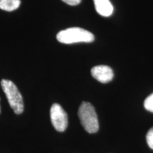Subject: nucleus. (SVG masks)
<instances>
[{"label":"nucleus","instance_id":"1","mask_svg":"<svg viewBox=\"0 0 153 153\" xmlns=\"http://www.w3.org/2000/svg\"><path fill=\"white\" fill-rule=\"evenodd\" d=\"M57 40L64 44L91 43L94 41V36L83 28L72 27L60 30L57 35Z\"/></svg>","mask_w":153,"mask_h":153},{"label":"nucleus","instance_id":"2","mask_svg":"<svg viewBox=\"0 0 153 153\" xmlns=\"http://www.w3.org/2000/svg\"><path fill=\"white\" fill-rule=\"evenodd\" d=\"M78 116L86 131L89 133H95L98 131V118L92 104L83 101L78 110Z\"/></svg>","mask_w":153,"mask_h":153},{"label":"nucleus","instance_id":"3","mask_svg":"<svg viewBox=\"0 0 153 153\" xmlns=\"http://www.w3.org/2000/svg\"><path fill=\"white\" fill-rule=\"evenodd\" d=\"M1 86L6 94L9 104L16 114H21L24 111V101L22 95L16 86L8 79H2Z\"/></svg>","mask_w":153,"mask_h":153},{"label":"nucleus","instance_id":"4","mask_svg":"<svg viewBox=\"0 0 153 153\" xmlns=\"http://www.w3.org/2000/svg\"><path fill=\"white\" fill-rule=\"evenodd\" d=\"M51 120L53 127L58 132L65 131L68 126V114L58 104H53L51 106Z\"/></svg>","mask_w":153,"mask_h":153},{"label":"nucleus","instance_id":"5","mask_svg":"<svg viewBox=\"0 0 153 153\" xmlns=\"http://www.w3.org/2000/svg\"><path fill=\"white\" fill-rule=\"evenodd\" d=\"M91 75L101 83H108L114 78V71L110 67L106 65H97L91 70Z\"/></svg>","mask_w":153,"mask_h":153},{"label":"nucleus","instance_id":"6","mask_svg":"<svg viewBox=\"0 0 153 153\" xmlns=\"http://www.w3.org/2000/svg\"><path fill=\"white\" fill-rule=\"evenodd\" d=\"M96 11L104 17L110 16L114 12V7L109 0H94Z\"/></svg>","mask_w":153,"mask_h":153},{"label":"nucleus","instance_id":"7","mask_svg":"<svg viewBox=\"0 0 153 153\" xmlns=\"http://www.w3.org/2000/svg\"><path fill=\"white\" fill-rule=\"evenodd\" d=\"M20 4L21 0H0V9L7 11L16 10Z\"/></svg>","mask_w":153,"mask_h":153},{"label":"nucleus","instance_id":"8","mask_svg":"<svg viewBox=\"0 0 153 153\" xmlns=\"http://www.w3.org/2000/svg\"><path fill=\"white\" fill-rule=\"evenodd\" d=\"M145 108L148 111L153 113V93L148 97L144 101Z\"/></svg>","mask_w":153,"mask_h":153},{"label":"nucleus","instance_id":"9","mask_svg":"<svg viewBox=\"0 0 153 153\" xmlns=\"http://www.w3.org/2000/svg\"><path fill=\"white\" fill-rule=\"evenodd\" d=\"M146 140L149 147L153 150V127L151 128L147 133Z\"/></svg>","mask_w":153,"mask_h":153},{"label":"nucleus","instance_id":"10","mask_svg":"<svg viewBox=\"0 0 153 153\" xmlns=\"http://www.w3.org/2000/svg\"><path fill=\"white\" fill-rule=\"evenodd\" d=\"M62 1H64L65 3L68 4L69 5L71 6H76L78 5L81 2L82 0H62Z\"/></svg>","mask_w":153,"mask_h":153}]
</instances>
